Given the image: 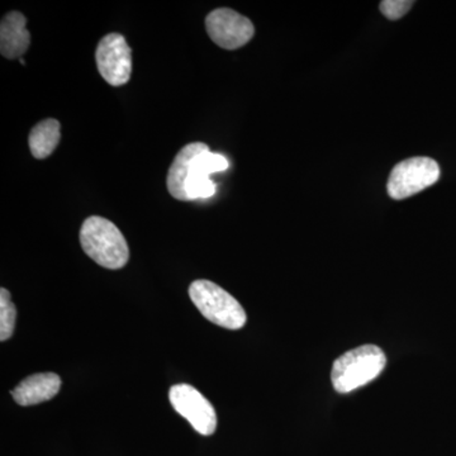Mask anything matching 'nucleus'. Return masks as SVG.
Listing matches in <instances>:
<instances>
[{
	"label": "nucleus",
	"instance_id": "nucleus-6",
	"mask_svg": "<svg viewBox=\"0 0 456 456\" xmlns=\"http://www.w3.org/2000/svg\"><path fill=\"white\" fill-rule=\"evenodd\" d=\"M171 406L203 436H211L217 428L215 407L202 393L189 384H176L170 388Z\"/></svg>",
	"mask_w": 456,
	"mask_h": 456
},
{
	"label": "nucleus",
	"instance_id": "nucleus-4",
	"mask_svg": "<svg viewBox=\"0 0 456 456\" xmlns=\"http://www.w3.org/2000/svg\"><path fill=\"white\" fill-rule=\"evenodd\" d=\"M189 297L198 311L215 325L228 330L245 326L246 312L236 298L213 281L200 279L189 287Z\"/></svg>",
	"mask_w": 456,
	"mask_h": 456
},
{
	"label": "nucleus",
	"instance_id": "nucleus-9",
	"mask_svg": "<svg viewBox=\"0 0 456 456\" xmlns=\"http://www.w3.org/2000/svg\"><path fill=\"white\" fill-rule=\"evenodd\" d=\"M61 388V379L55 373H38L27 377L12 391L14 401L20 406H35L50 401Z\"/></svg>",
	"mask_w": 456,
	"mask_h": 456
},
{
	"label": "nucleus",
	"instance_id": "nucleus-1",
	"mask_svg": "<svg viewBox=\"0 0 456 456\" xmlns=\"http://www.w3.org/2000/svg\"><path fill=\"white\" fill-rule=\"evenodd\" d=\"M228 169L226 158L215 154L203 142L185 145L178 152L167 173V191L178 200H196L211 198L216 184L209 175Z\"/></svg>",
	"mask_w": 456,
	"mask_h": 456
},
{
	"label": "nucleus",
	"instance_id": "nucleus-10",
	"mask_svg": "<svg viewBox=\"0 0 456 456\" xmlns=\"http://www.w3.org/2000/svg\"><path fill=\"white\" fill-rule=\"evenodd\" d=\"M27 18L20 12L5 14L0 25V51L5 59H22L31 45V33L27 31Z\"/></svg>",
	"mask_w": 456,
	"mask_h": 456
},
{
	"label": "nucleus",
	"instance_id": "nucleus-5",
	"mask_svg": "<svg viewBox=\"0 0 456 456\" xmlns=\"http://www.w3.org/2000/svg\"><path fill=\"white\" fill-rule=\"evenodd\" d=\"M439 178L440 167L434 159L416 156L393 167L387 191L393 200H406L431 187Z\"/></svg>",
	"mask_w": 456,
	"mask_h": 456
},
{
	"label": "nucleus",
	"instance_id": "nucleus-3",
	"mask_svg": "<svg viewBox=\"0 0 456 456\" xmlns=\"http://www.w3.org/2000/svg\"><path fill=\"white\" fill-rule=\"evenodd\" d=\"M386 354L375 345H362L336 359L331 380L336 392L350 393L373 382L386 368Z\"/></svg>",
	"mask_w": 456,
	"mask_h": 456
},
{
	"label": "nucleus",
	"instance_id": "nucleus-2",
	"mask_svg": "<svg viewBox=\"0 0 456 456\" xmlns=\"http://www.w3.org/2000/svg\"><path fill=\"white\" fill-rule=\"evenodd\" d=\"M83 251L103 268L122 269L130 259V248L119 228L107 218L92 216L80 228Z\"/></svg>",
	"mask_w": 456,
	"mask_h": 456
},
{
	"label": "nucleus",
	"instance_id": "nucleus-8",
	"mask_svg": "<svg viewBox=\"0 0 456 456\" xmlns=\"http://www.w3.org/2000/svg\"><path fill=\"white\" fill-rule=\"evenodd\" d=\"M206 31L217 46L237 50L253 40L255 28L248 18L232 9L218 8L207 16Z\"/></svg>",
	"mask_w": 456,
	"mask_h": 456
},
{
	"label": "nucleus",
	"instance_id": "nucleus-14",
	"mask_svg": "<svg viewBox=\"0 0 456 456\" xmlns=\"http://www.w3.org/2000/svg\"><path fill=\"white\" fill-rule=\"evenodd\" d=\"M20 64H23V65L26 64L25 60H23V59H20Z\"/></svg>",
	"mask_w": 456,
	"mask_h": 456
},
{
	"label": "nucleus",
	"instance_id": "nucleus-11",
	"mask_svg": "<svg viewBox=\"0 0 456 456\" xmlns=\"http://www.w3.org/2000/svg\"><path fill=\"white\" fill-rule=\"evenodd\" d=\"M60 122L56 119H45L32 128L28 137L29 150H31L33 158L42 160L49 158L57 145H59L61 134H60Z\"/></svg>",
	"mask_w": 456,
	"mask_h": 456
},
{
	"label": "nucleus",
	"instance_id": "nucleus-13",
	"mask_svg": "<svg viewBox=\"0 0 456 456\" xmlns=\"http://www.w3.org/2000/svg\"><path fill=\"white\" fill-rule=\"evenodd\" d=\"M413 4L415 2H411V0H383L379 8L388 20H397L399 18L406 16Z\"/></svg>",
	"mask_w": 456,
	"mask_h": 456
},
{
	"label": "nucleus",
	"instance_id": "nucleus-7",
	"mask_svg": "<svg viewBox=\"0 0 456 456\" xmlns=\"http://www.w3.org/2000/svg\"><path fill=\"white\" fill-rule=\"evenodd\" d=\"M95 61L102 77L110 86H122L130 82L132 50L119 33L104 36L95 51Z\"/></svg>",
	"mask_w": 456,
	"mask_h": 456
},
{
	"label": "nucleus",
	"instance_id": "nucleus-12",
	"mask_svg": "<svg viewBox=\"0 0 456 456\" xmlns=\"http://www.w3.org/2000/svg\"><path fill=\"white\" fill-rule=\"evenodd\" d=\"M17 308L5 288L0 289V341L12 338L16 327Z\"/></svg>",
	"mask_w": 456,
	"mask_h": 456
}]
</instances>
